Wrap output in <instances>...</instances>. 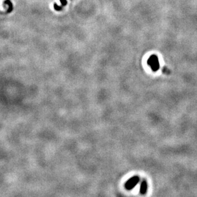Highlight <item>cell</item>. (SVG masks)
<instances>
[{
    "instance_id": "4",
    "label": "cell",
    "mask_w": 197,
    "mask_h": 197,
    "mask_svg": "<svg viewBox=\"0 0 197 197\" xmlns=\"http://www.w3.org/2000/svg\"><path fill=\"white\" fill-rule=\"evenodd\" d=\"M5 4L8 5V10H7V13H10L12 12L13 10V5H12V2L10 0H6L5 1Z\"/></svg>"
},
{
    "instance_id": "2",
    "label": "cell",
    "mask_w": 197,
    "mask_h": 197,
    "mask_svg": "<svg viewBox=\"0 0 197 197\" xmlns=\"http://www.w3.org/2000/svg\"><path fill=\"white\" fill-rule=\"evenodd\" d=\"M140 181V178L139 176H135L131 177L130 179H128L125 183V188L127 190H131L137 186V184Z\"/></svg>"
},
{
    "instance_id": "1",
    "label": "cell",
    "mask_w": 197,
    "mask_h": 197,
    "mask_svg": "<svg viewBox=\"0 0 197 197\" xmlns=\"http://www.w3.org/2000/svg\"><path fill=\"white\" fill-rule=\"evenodd\" d=\"M147 64L153 72H156L160 69V61L156 55H152L147 60Z\"/></svg>"
},
{
    "instance_id": "6",
    "label": "cell",
    "mask_w": 197,
    "mask_h": 197,
    "mask_svg": "<svg viewBox=\"0 0 197 197\" xmlns=\"http://www.w3.org/2000/svg\"><path fill=\"white\" fill-rule=\"evenodd\" d=\"M61 3V5H62L63 6H66L67 5V0H60Z\"/></svg>"
},
{
    "instance_id": "5",
    "label": "cell",
    "mask_w": 197,
    "mask_h": 197,
    "mask_svg": "<svg viewBox=\"0 0 197 197\" xmlns=\"http://www.w3.org/2000/svg\"><path fill=\"white\" fill-rule=\"evenodd\" d=\"M62 7H63L62 5H61V6H58L56 3H54V9L56 10V11H61V10L62 9Z\"/></svg>"
},
{
    "instance_id": "3",
    "label": "cell",
    "mask_w": 197,
    "mask_h": 197,
    "mask_svg": "<svg viewBox=\"0 0 197 197\" xmlns=\"http://www.w3.org/2000/svg\"><path fill=\"white\" fill-rule=\"evenodd\" d=\"M147 190V183L145 179H143L142 181L140 184V193L142 195L145 194Z\"/></svg>"
}]
</instances>
